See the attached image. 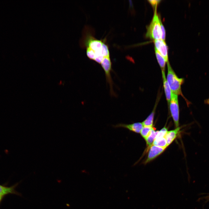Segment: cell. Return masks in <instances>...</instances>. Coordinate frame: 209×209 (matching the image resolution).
I'll use <instances>...</instances> for the list:
<instances>
[{
	"label": "cell",
	"instance_id": "1",
	"mask_svg": "<svg viewBox=\"0 0 209 209\" xmlns=\"http://www.w3.org/2000/svg\"><path fill=\"white\" fill-rule=\"evenodd\" d=\"M167 73L166 78L172 93L181 96L186 102L188 105L190 102L183 95L181 89V86L184 82V79L179 78L172 68L169 62H167Z\"/></svg>",
	"mask_w": 209,
	"mask_h": 209
},
{
	"label": "cell",
	"instance_id": "2",
	"mask_svg": "<svg viewBox=\"0 0 209 209\" xmlns=\"http://www.w3.org/2000/svg\"><path fill=\"white\" fill-rule=\"evenodd\" d=\"M161 19L159 17L155 8L153 18L149 24L147 26L146 37L154 40L161 39L162 31L160 24Z\"/></svg>",
	"mask_w": 209,
	"mask_h": 209
},
{
	"label": "cell",
	"instance_id": "3",
	"mask_svg": "<svg viewBox=\"0 0 209 209\" xmlns=\"http://www.w3.org/2000/svg\"><path fill=\"white\" fill-rule=\"evenodd\" d=\"M170 110L176 128L179 127V109L178 96L172 93L169 103Z\"/></svg>",
	"mask_w": 209,
	"mask_h": 209
},
{
	"label": "cell",
	"instance_id": "4",
	"mask_svg": "<svg viewBox=\"0 0 209 209\" xmlns=\"http://www.w3.org/2000/svg\"><path fill=\"white\" fill-rule=\"evenodd\" d=\"M100 64L105 71L107 82L109 85L111 95H114L115 93L113 89V82L111 75L112 63L110 57H105Z\"/></svg>",
	"mask_w": 209,
	"mask_h": 209
},
{
	"label": "cell",
	"instance_id": "5",
	"mask_svg": "<svg viewBox=\"0 0 209 209\" xmlns=\"http://www.w3.org/2000/svg\"><path fill=\"white\" fill-rule=\"evenodd\" d=\"M103 43L101 40L91 37L88 39L86 43L85 44H86L87 47L94 51L96 55V57L99 55L103 56L101 54V50Z\"/></svg>",
	"mask_w": 209,
	"mask_h": 209
},
{
	"label": "cell",
	"instance_id": "6",
	"mask_svg": "<svg viewBox=\"0 0 209 209\" xmlns=\"http://www.w3.org/2000/svg\"><path fill=\"white\" fill-rule=\"evenodd\" d=\"M155 48L165 60L166 62H169L168 48L165 42L162 39L154 40Z\"/></svg>",
	"mask_w": 209,
	"mask_h": 209
},
{
	"label": "cell",
	"instance_id": "7",
	"mask_svg": "<svg viewBox=\"0 0 209 209\" xmlns=\"http://www.w3.org/2000/svg\"><path fill=\"white\" fill-rule=\"evenodd\" d=\"M113 127L115 128H124L132 132L139 133L143 126L142 122H137L128 124L121 123H118L115 125H113Z\"/></svg>",
	"mask_w": 209,
	"mask_h": 209
},
{
	"label": "cell",
	"instance_id": "8",
	"mask_svg": "<svg viewBox=\"0 0 209 209\" xmlns=\"http://www.w3.org/2000/svg\"><path fill=\"white\" fill-rule=\"evenodd\" d=\"M165 148L152 145L149 149L147 158L144 162L146 164L152 161L162 154Z\"/></svg>",
	"mask_w": 209,
	"mask_h": 209
},
{
	"label": "cell",
	"instance_id": "9",
	"mask_svg": "<svg viewBox=\"0 0 209 209\" xmlns=\"http://www.w3.org/2000/svg\"><path fill=\"white\" fill-rule=\"evenodd\" d=\"M181 128L179 127L175 129L168 131L165 136L167 144L168 146L176 138L180 132Z\"/></svg>",
	"mask_w": 209,
	"mask_h": 209
},
{
	"label": "cell",
	"instance_id": "10",
	"mask_svg": "<svg viewBox=\"0 0 209 209\" xmlns=\"http://www.w3.org/2000/svg\"><path fill=\"white\" fill-rule=\"evenodd\" d=\"M162 78L163 81V87L165 94L166 98L168 105H169L171 98L172 92L167 81L165 75V71H161Z\"/></svg>",
	"mask_w": 209,
	"mask_h": 209
},
{
	"label": "cell",
	"instance_id": "11",
	"mask_svg": "<svg viewBox=\"0 0 209 209\" xmlns=\"http://www.w3.org/2000/svg\"><path fill=\"white\" fill-rule=\"evenodd\" d=\"M158 131H156L153 128L150 134L145 139L147 146V152L148 151L150 147L153 145Z\"/></svg>",
	"mask_w": 209,
	"mask_h": 209
},
{
	"label": "cell",
	"instance_id": "12",
	"mask_svg": "<svg viewBox=\"0 0 209 209\" xmlns=\"http://www.w3.org/2000/svg\"><path fill=\"white\" fill-rule=\"evenodd\" d=\"M156 105L157 104H156L155 105V106L151 113L147 118L142 122L143 127H153L154 117Z\"/></svg>",
	"mask_w": 209,
	"mask_h": 209
},
{
	"label": "cell",
	"instance_id": "13",
	"mask_svg": "<svg viewBox=\"0 0 209 209\" xmlns=\"http://www.w3.org/2000/svg\"><path fill=\"white\" fill-rule=\"evenodd\" d=\"M15 186L6 187L0 185V196H3L9 193H13L19 195V193L15 190Z\"/></svg>",
	"mask_w": 209,
	"mask_h": 209
},
{
	"label": "cell",
	"instance_id": "14",
	"mask_svg": "<svg viewBox=\"0 0 209 209\" xmlns=\"http://www.w3.org/2000/svg\"><path fill=\"white\" fill-rule=\"evenodd\" d=\"M156 57L161 71H165L166 62L165 60L157 50L155 48Z\"/></svg>",
	"mask_w": 209,
	"mask_h": 209
},
{
	"label": "cell",
	"instance_id": "15",
	"mask_svg": "<svg viewBox=\"0 0 209 209\" xmlns=\"http://www.w3.org/2000/svg\"><path fill=\"white\" fill-rule=\"evenodd\" d=\"M152 145L165 149L168 146L165 137L160 139H155Z\"/></svg>",
	"mask_w": 209,
	"mask_h": 209
},
{
	"label": "cell",
	"instance_id": "16",
	"mask_svg": "<svg viewBox=\"0 0 209 209\" xmlns=\"http://www.w3.org/2000/svg\"><path fill=\"white\" fill-rule=\"evenodd\" d=\"M154 127H143L140 133L141 136L145 140L150 134Z\"/></svg>",
	"mask_w": 209,
	"mask_h": 209
},
{
	"label": "cell",
	"instance_id": "17",
	"mask_svg": "<svg viewBox=\"0 0 209 209\" xmlns=\"http://www.w3.org/2000/svg\"><path fill=\"white\" fill-rule=\"evenodd\" d=\"M168 131L167 128L165 126L160 131H158L155 139H158L165 137Z\"/></svg>",
	"mask_w": 209,
	"mask_h": 209
},
{
	"label": "cell",
	"instance_id": "18",
	"mask_svg": "<svg viewBox=\"0 0 209 209\" xmlns=\"http://www.w3.org/2000/svg\"><path fill=\"white\" fill-rule=\"evenodd\" d=\"M101 55L104 57H110L109 48L107 45L103 42L101 50Z\"/></svg>",
	"mask_w": 209,
	"mask_h": 209
},
{
	"label": "cell",
	"instance_id": "19",
	"mask_svg": "<svg viewBox=\"0 0 209 209\" xmlns=\"http://www.w3.org/2000/svg\"><path fill=\"white\" fill-rule=\"evenodd\" d=\"M86 53L87 56L89 59L94 60L96 57V55L94 51L87 47Z\"/></svg>",
	"mask_w": 209,
	"mask_h": 209
},
{
	"label": "cell",
	"instance_id": "20",
	"mask_svg": "<svg viewBox=\"0 0 209 209\" xmlns=\"http://www.w3.org/2000/svg\"><path fill=\"white\" fill-rule=\"evenodd\" d=\"M148 1L153 7L155 9L157 8V5L161 1L159 0H148Z\"/></svg>",
	"mask_w": 209,
	"mask_h": 209
},
{
	"label": "cell",
	"instance_id": "21",
	"mask_svg": "<svg viewBox=\"0 0 209 209\" xmlns=\"http://www.w3.org/2000/svg\"><path fill=\"white\" fill-rule=\"evenodd\" d=\"M162 31V38L161 39L164 41H165V28L161 20L160 21Z\"/></svg>",
	"mask_w": 209,
	"mask_h": 209
},
{
	"label": "cell",
	"instance_id": "22",
	"mask_svg": "<svg viewBox=\"0 0 209 209\" xmlns=\"http://www.w3.org/2000/svg\"><path fill=\"white\" fill-rule=\"evenodd\" d=\"M204 103L206 104L209 105V98L205 100Z\"/></svg>",
	"mask_w": 209,
	"mask_h": 209
},
{
	"label": "cell",
	"instance_id": "23",
	"mask_svg": "<svg viewBox=\"0 0 209 209\" xmlns=\"http://www.w3.org/2000/svg\"><path fill=\"white\" fill-rule=\"evenodd\" d=\"M2 197H3V196H0V202L1 201V199L2 198Z\"/></svg>",
	"mask_w": 209,
	"mask_h": 209
},
{
	"label": "cell",
	"instance_id": "24",
	"mask_svg": "<svg viewBox=\"0 0 209 209\" xmlns=\"http://www.w3.org/2000/svg\"><path fill=\"white\" fill-rule=\"evenodd\" d=\"M199 34H200V33H198V35H199Z\"/></svg>",
	"mask_w": 209,
	"mask_h": 209
}]
</instances>
